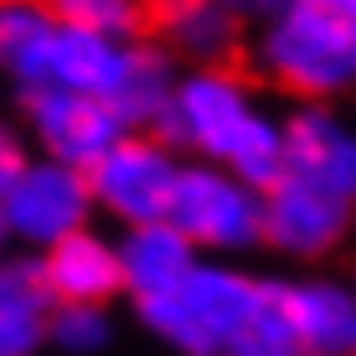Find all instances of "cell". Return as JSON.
I'll return each instance as SVG.
<instances>
[{"label": "cell", "instance_id": "cell-1", "mask_svg": "<svg viewBox=\"0 0 356 356\" xmlns=\"http://www.w3.org/2000/svg\"><path fill=\"white\" fill-rule=\"evenodd\" d=\"M351 6L356 0H289V16L268 36V72L279 88L321 98L351 83Z\"/></svg>", "mask_w": 356, "mask_h": 356}, {"label": "cell", "instance_id": "cell-2", "mask_svg": "<svg viewBox=\"0 0 356 356\" xmlns=\"http://www.w3.org/2000/svg\"><path fill=\"white\" fill-rule=\"evenodd\" d=\"M145 321L155 330H165L170 341H181L191 356H217L232 341V330L243 325L253 305V284L232 274H196L186 268L176 289L165 294H145Z\"/></svg>", "mask_w": 356, "mask_h": 356}, {"label": "cell", "instance_id": "cell-3", "mask_svg": "<svg viewBox=\"0 0 356 356\" xmlns=\"http://www.w3.org/2000/svg\"><path fill=\"white\" fill-rule=\"evenodd\" d=\"M88 196H104L119 217H129L134 227L145 222H165V202H170V161L145 140H114L104 155L78 170Z\"/></svg>", "mask_w": 356, "mask_h": 356}, {"label": "cell", "instance_id": "cell-4", "mask_svg": "<svg viewBox=\"0 0 356 356\" xmlns=\"http://www.w3.org/2000/svg\"><path fill=\"white\" fill-rule=\"evenodd\" d=\"M119 67H124V52H114L93 31H67V26H47V36L16 63L26 88L88 93V98H104V104L119 83Z\"/></svg>", "mask_w": 356, "mask_h": 356}, {"label": "cell", "instance_id": "cell-5", "mask_svg": "<svg viewBox=\"0 0 356 356\" xmlns=\"http://www.w3.org/2000/svg\"><path fill=\"white\" fill-rule=\"evenodd\" d=\"M165 227H176L186 243H248L259 238V207L212 170H181L170 176Z\"/></svg>", "mask_w": 356, "mask_h": 356}, {"label": "cell", "instance_id": "cell-6", "mask_svg": "<svg viewBox=\"0 0 356 356\" xmlns=\"http://www.w3.org/2000/svg\"><path fill=\"white\" fill-rule=\"evenodd\" d=\"M26 108L36 114L52 155L67 170H88L108 145L119 140V114L104 104V98L88 93H63V88H26Z\"/></svg>", "mask_w": 356, "mask_h": 356}, {"label": "cell", "instance_id": "cell-7", "mask_svg": "<svg viewBox=\"0 0 356 356\" xmlns=\"http://www.w3.org/2000/svg\"><path fill=\"white\" fill-rule=\"evenodd\" d=\"M346 217H351V202L341 196H325L305 181H289L279 176L268 186V207L259 212V232L279 248H294V253H321L346 232Z\"/></svg>", "mask_w": 356, "mask_h": 356}, {"label": "cell", "instance_id": "cell-8", "mask_svg": "<svg viewBox=\"0 0 356 356\" xmlns=\"http://www.w3.org/2000/svg\"><path fill=\"white\" fill-rule=\"evenodd\" d=\"M6 222L26 238H63V232H78L83 212H88V186H83L78 170L67 165H42V170H21L16 186L6 196Z\"/></svg>", "mask_w": 356, "mask_h": 356}, {"label": "cell", "instance_id": "cell-9", "mask_svg": "<svg viewBox=\"0 0 356 356\" xmlns=\"http://www.w3.org/2000/svg\"><path fill=\"white\" fill-rule=\"evenodd\" d=\"M279 161H284L289 181L341 196L351 202V140L341 124H330L325 114H300L289 124V134L279 140Z\"/></svg>", "mask_w": 356, "mask_h": 356}, {"label": "cell", "instance_id": "cell-10", "mask_svg": "<svg viewBox=\"0 0 356 356\" xmlns=\"http://www.w3.org/2000/svg\"><path fill=\"white\" fill-rule=\"evenodd\" d=\"M42 279H47V294H57V300H67V305H98L114 289H124L119 259L98 238H88V232H63V238H52Z\"/></svg>", "mask_w": 356, "mask_h": 356}, {"label": "cell", "instance_id": "cell-11", "mask_svg": "<svg viewBox=\"0 0 356 356\" xmlns=\"http://www.w3.org/2000/svg\"><path fill=\"white\" fill-rule=\"evenodd\" d=\"M284 310H289V330L294 346L305 356H351V300L346 289L330 284H305V289H284Z\"/></svg>", "mask_w": 356, "mask_h": 356}, {"label": "cell", "instance_id": "cell-12", "mask_svg": "<svg viewBox=\"0 0 356 356\" xmlns=\"http://www.w3.org/2000/svg\"><path fill=\"white\" fill-rule=\"evenodd\" d=\"M119 268H124V284L140 289V300L145 294H165V289H176L181 279H186L191 248H186V238H181L176 227L145 222L140 232H134L129 253L119 259Z\"/></svg>", "mask_w": 356, "mask_h": 356}, {"label": "cell", "instance_id": "cell-13", "mask_svg": "<svg viewBox=\"0 0 356 356\" xmlns=\"http://www.w3.org/2000/svg\"><path fill=\"white\" fill-rule=\"evenodd\" d=\"M217 356H300L284 310V284H253V305Z\"/></svg>", "mask_w": 356, "mask_h": 356}, {"label": "cell", "instance_id": "cell-14", "mask_svg": "<svg viewBox=\"0 0 356 356\" xmlns=\"http://www.w3.org/2000/svg\"><path fill=\"white\" fill-rule=\"evenodd\" d=\"M31 10L47 26H67V31H93V36H119L134 31L129 0H31Z\"/></svg>", "mask_w": 356, "mask_h": 356}, {"label": "cell", "instance_id": "cell-15", "mask_svg": "<svg viewBox=\"0 0 356 356\" xmlns=\"http://www.w3.org/2000/svg\"><path fill=\"white\" fill-rule=\"evenodd\" d=\"M42 36H47V21L31 6H0V63L16 67Z\"/></svg>", "mask_w": 356, "mask_h": 356}, {"label": "cell", "instance_id": "cell-16", "mask_svg": "<svg viewBox=\"0 0 356 356\" xmlns=\"http://www.w3.org/2000/svg\"><path fill=\"white\" fill-rule=\"evenodd\" d=\"M52 336L63 341V346H98V341H104V321H98L88 305H72V310L57 315Z\"/></svg>", "mask_w": 356, "mask_h": 356}, {"label": "cell", "instance_id": "cell-17", "mask_svg": "<svg viewBox=\"0 0 356 356\" xmlns=\"http://www.w3.org/2000/svg\"><path fill=\"white\" fill-rule=\"evenodd\" d=\"M21 150H16V140L10 134H0V196H6L10 186H16V176H21Z\"/></svg>", "mask_w": 356, "mask_h": 356}, {"label": "cell", "instance_id": "cell-18", "mask_svg": "<svg viewBox=\"0 0 356 356\" xmlns=\"http://www.w3.org/2000/svg\"><path fill=\"white\" fill-rule=\"evenodd\" d=\"M217 6H232V10H284L289 0H217Z\"/></svg>", "mask_w": 356, "mask_h": 356}, {"label": "cell", "instance_id": "cell-19", "mask_svg": "<svg viewBox=\"0 0 356 356\" xmlns=\"http://www.w3.org/2000/svg\"><path fill=\"white\" fill-rule=\"evenodd\" d=\"M0 232H6V217H0Z\"/></svg>", "mask_w": 356, "mask_h": 356}]
</instances>
